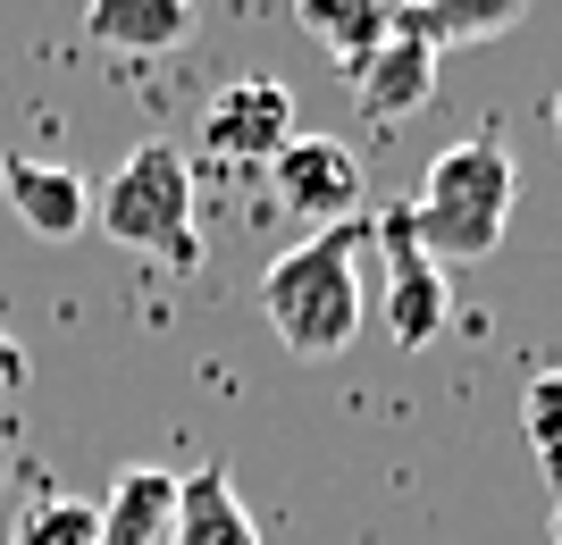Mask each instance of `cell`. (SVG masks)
I'll list each match as a JSON object with an SVG mask.
<instances>
[{
    "label": "cell",
    "instance_id": "cell-6",
    "mask_svg": "<svg viewBox=\"0 0 562 545\" xmlns=\"http://www.w3.org/2000/svg\"><path fill=\"white\" fill-rule=\"evenodd\" d=\"M269 185H278L285 211L319 218V227L361 218V160H352V143H336V135H294L278 160H269Z\"/></svg>",
    "mask_w": 562,
    "mask_h": 545
},
{
    "label": "cell",
    "instance_id": "cell-4",
    "mask_svg": "<svg viewBox=\"0 0 562 545\" xmlns=\"http://www.w3.org/2000/svg\"><path fill=\"white\" fill-rule=\"evenodd\" d=\"M370 252L386 261V328H395V344L403 353H428V344L446 336V319H453V285H446V269L420 252L412 211L370 218Z\"/></svg>",
    "mask_w": 562,
    "mask_h": 545
},
{
    "label": "cell",
    "instance_id": "cell-13",
    "mask_svg": "<svg viewBox=\"0 0 562 545\" xmlns=\"http://www.w3.org/2000/svg\"><path fill=\"white\" fill-rule=\"evenodd\" d=\"M303 25L311 34H319V43L336 50V68H361V59H370L378 43H386V34H395V9H378V0H361V9H336V0H311L303 9Z\"/></svg>",
    "mask_w": 562,
    "mask_h": 545
},
{
    "label": "cell",
    "instance_id": "cell-7",
    "mask_svg": "<svg viewBox=\"0 0 562 545\" xmlns=\"http://www.w3.org/2000/svg\"><path fill=\"white\" fill-rule=\"evenodd\" d=\"M0 193H9V211H18L25 236H43V243H68L93 227V185L76 177V168L59 160H25V151H9L0 160Z\"/></svg>",
    "mask_w": 562,
    "mask_h": 545
},
{
    "label": "cell",
    "instance_id": "cell-3",
    "mask_svg": "<svg viewBox=\"0 0 562 545\" xmlns=\"http://www.w3.org/2000/svg\"><path fill=\"white\" fill-rule=\"evenodd\" d=\"M93 227L126 252H151L168 269H202V227H193V160L177 143H135L93 193Z\"/></svg>",
    "mask_w": 562,
    "mask_h": 545
},
{
    "label": "cell",
    "instance_id": "cell-17",
    "mask_svg": "<svg viewBox=\"0 0 562 545\" xmlns=\"http://www.w3.org/2000/svg\"><path fill=\"white\" fill-rule=\"evenodd\" d=\"M546 537H554V545H562V503H554V521H546Z\"/></svg>",
    "mask_w": 562,
    "mask_h": 545
},
{
    "label": "cell",
    "instance_id": "cell-1",
    "mask_svg": "<svg viewBox=\"0 0 562 545\" xmlns=\"http://www.w3.org/2000/svg\"><path fill=\"white\" fill-rule=\"evenodd\" d=\"M361 261H370V218H336L260 269V319L294 361H336L361 336V310H370Z\"/></svg>",
    "mask_w": 562,
    "mask_h": 545
},
{
    "label": "cell",
    "instance_id": "cell-2",
    "mask_svg": "<svg viewBox=\"0 0 562 545\" xmlns=\"http://www.w3.org/2000/svg\"><path fill=\"white\" fill-rule=\"evenodd\" d=\"M513 202H520V168L504 151V135H462L428 160L420 193L403 202L412 211V236L437 269H462V261H487L504 227H513Z\"/></svg>",
    "mask_w": 562,
    "mask_h": 545
},
{
    "label": "cell",
    "instance_id": "cell-15",
    "mask_svg": "<svg viewBox=\"0 0 562 545\" xmlns=\"http://www.w3.org/2000/svg\"><path fill=\"white\" fill-rule=\"evenodd\" d=\"M520 436H529L546 487H554V503H562V370H546V378L520 386Z\"/></svg>",
    "mask_w": 562,
    "mask_h": 545
},
{
    "label": "cell",
    "instance_id": "cell-11",
    "mask_svg": "<svg viewBox=\"0 0 562 545\" xmlns=\"http://www.w3.org/2000/svg\"><path fill=\"white\" fill-rule=\"evenodd\" d=\"M186 34H193V9H186V0H93V9H85V43L135 50V59L177 50Z\"/></svg>",
    "mask_w": 562,
    "mask_h": 545
},
{
    "label": "cell",
    "instance_id": "cell-9",
    "mask_svg": "<svg viewBox=\"0 0 562 545\" xmlns=\"http://www.w3.org/2000/svg\"><path fill=\"white\" fill-rule=\"evenodd\" d=\"M168 529H177V470L126 462L101 496V545H168Z\"/></svg>",
    "mask_w": 562,
    "mask_h": 545
},
{
    "label": "cell",
    "instance_id": "cell-12",
    "mask_svg": "<svg viewBox=\"0 0 562 545\" xmlns=\"http://www.w3.org/2000/svg\"><path fill=\"white\" fill-rule=\"evenodd\" d=\"M520 25V0H495V9H395V34L428 43L446 59V43H487V34H513Z\"/></svg>",
    "mask_w": 562,
    "mask_h": 545
},
{
    "label": "cell",
    "instance_id": "cell-16",
    "mask_svg": "<svg viewBox=\"0 0 562 545\" xmlns=\"http://www.w3.org/2000/svg\"><path fill=\"white\" fill-rule=\"evenodd\" d=\"M18 378H25V353L9 344V336H0V386H18Z\"/></svg>",
    "mask_w": 562,
    "mask_h": 545
},
{
    "label": "cell",
    "instance_id": "cell-10",
    "mask_svg": "<svg viewBox=\"0 0 562 545\" xmlns=\"http://www.w3.org/2000/svg\"><path fill=\"white\" fill-rule=\"evenodd\" d=\"M168 545H260L252 512L235 503V487H227L218 462H202V470L177 478V529H168Z\"/></svg>",
    "mask_w": 562,
    "mask_h": 545
},
{
    "label": "cell",
    "instance_id": "cell-18",
    "mask_svg": "<svg viewBox=\"0 0 562 545\" xmlns=\"http://www.w3.org/2000/svg\"><path fill=\"white\" fill-rule=\"evenodd\" d=\"M554 135H562V93H554Z\"/></svg>",
    "mask_w": 562,
    "mask_h": 545
},
{
    "label": "cell",
    "instance_id": "cell-8",
    "mask_svg": "<svg viewBox=\"0 0 562 545\" xmlns=\"http://www.w3.org/2000/svg\"><path fill=\"white\" fill-rule=\"evenodd\" d=\"M345 84H352V101H361V118H370V126H395V118H412V110L437 93V50L412 43V34H386Z\"/></svg>",
    "mask_w": 562,
    "mask_h": 545
},
{
    "label": "cell",
    "instance_id": "cell-14",
    "mask_svg": "<svg viewBox=\"0 0 562 545\" xmlns=\"http://www.w3.org/2000/svg\"><path fill=\"white\" fill-rule=\"evenodd\" d=\"M9 545H101V503L85 496H34L9 529Z\"/></svg>",
    "mask_w": 562,
    "mask_h": 545
},
{
    "label": "cell",
    "instance_id": "cell-5",
    "mask_svg": "<svg viewBox=\"0 0 562 545\" xmlns=\"http://www.w3.org/2000/svg\"><path fill=\"white\" fill-rule=\"evenodd\" d=\"M294 135H303L294 126V93L278 76H235L202 110V160H218V168H269Z\"/></svg>",
    "mask_w": 562,
    "mask_h": 545
}]
</instances>
